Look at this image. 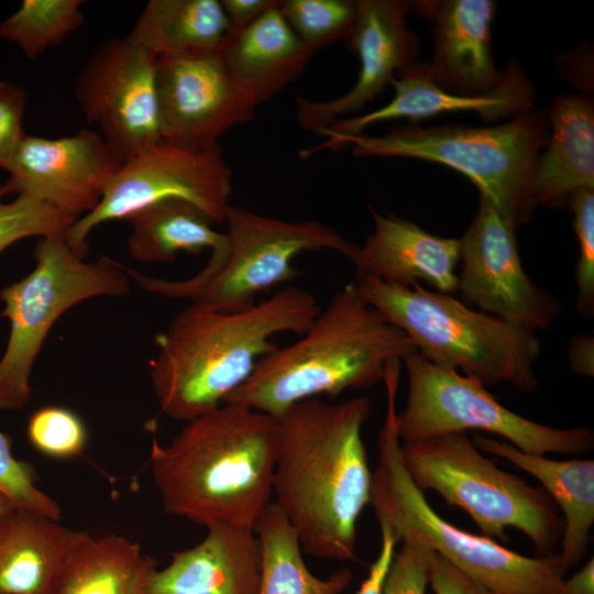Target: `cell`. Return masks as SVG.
I'll use <instances>...</instances> for the list:
<instances>
[{"instance_id":"f35d334b","label":"cell","mask_w":594,"mask_h":594,"mask_svg":"<svg viewBox=\"0 0 594 594\" xmlns=\"http://www.w3.org/2000/svg\"><path fill=\"white\" fill-rule=\"evenodd\" d=\"M381 529V549L377 558L370 568L369 575L362 583L356 594H382L383 586L392 561L395 557V549L399 537L385 521H378Z\"/></svg>"},{"instance_id":"7a4b0ae2","label":"cell","mask_w":594,"mask_h":594,"mask_svg":"<svg viewBox=\"0 0 594 594\" xmlns=\"http://www.w3.org/2000/svg\"><path fill=\"white\" fill-rule=\"evenodd\" d=\"M275 455V419L227 403L187 421L166 446L154 438L150 466L166 513L254 530L272 502Z\"/></svg>"},{"instance_id":"ba28073f","label":"cell","mask_w":594,"mask_h":594,"mask_svg":"<svg viewBox=\"0 0 594 594\" xmlns=\"http://www.w3.org/2000/svg\"><path fill=\"white\" fill-rule=\"evenodd\" d=\"M223 223V248L211 252L207 265L190 278L169 280L125 266L124 271L150 293L189 299L199 309L235 312L256 304L258 294L298 277L297 256L331 250L350 258L358 246L323 222L285 221L233 205Z\"/></svg>"},{"instance_id":"ffe728a7","label":"cell","mask_w":594,"mask_h":594,"mask_svg":"<svg viewBox=\"0 0 594 594\" xmlns=\"http://www.w3.org/2000/svg\"><path fill=\"white\" fill-rule=\"evenodd\" d=\"M374 231L351 255L359 278L410 287L419 280L455 295L461 240L429 233L417 223L370 208Z\"/></svg>"},{"instance_id":"d4e9b609","label":"cell","mask_w":594,"mask_h":594,"mask_svg":"<svg viewBox=\"0 0 594 594\" xmlns=\"http://www.w3.org/2000/svg\"><path fill=\"white\" fill-rule=\"evenodd\" d=\"M278 6L241 33L227 37L220 50L234 84L255 108L294 81L314 55L293 32Z\"/></svg>"},{"instance_id":"8fae6325","label":"cell","mask_w":594,"mask_h":594,"mask_svg":"<svg viewBox=\"0 0 594 594\" xmlns=\"http://www.w3.org/2000/svg\"><path fill=\"white\" fill-rule=\"evenodd\" d=\"M402 362L408 378L406 405L395 420L402 443L479 430L537 455H582L593 450L590 428H556L527 419L497 402L479 378L436 365L417 350Z\"/></svg>"},{"instance_id":"d6986e66","label":"cell","mask_w":594,"mask_h":594,"mask_svg":"<svg viewBox=\"0 0 594 594\" xmlns=\"http://www.w3.org/2000/svg\"><path fill=\"white\" fill-rule=\"evenodd\" d=\"M392 100L374 111L341 119L326 133L353 135L373 124L396 119L421 120L447 112H476L487 122L512 119L536 108V91L522 68L512 61L501 84L491 92L466 96L447 91L429 75L426 63L413 64L391 81Z\"/></svg>"},{"instance_id":"4dcf8cb0","label":"cell","mask_w":594,"mask_h":594,"mask_svg":"<svg viewBox=\"0 0 594 594\" xmlns=\"http://www.w3.org/2000/svg\"><path fill=\"white\" fill-rule=\"evenodd\" d=\"M278 9L312 53L338 41H349L358 14L356 1L351 0H282Z\"/></svg>"},{"instance_id":"f546056e","label":"cell","mask_w":594,"mask_h":594,"mask_svg":"<svg viewBox=\"0 0 594 594\" xmlns=\"http://www.w3.org/2000/svg\"><path fill=\"white\" fill-rule=\"evenodd\" d=\"M80 0H24L0 22V38L18 45L29 59L62 43L84 23Z\"/></svg>"},{"instance_id":"5b68a950","label":"cell","mask_w":594,"mask_h":594,"mask_svg":"<svg viewBox=\"0 0 594 594\" xmlns=\"http://www.w3.org/2000/svg\"><path fill=\"white\" fill-rule=\"evenodd\" d=\"M320 144L300 152L349 146L358 157H410L441 164L468 177L496 210L517 228L534 216V173L549 136L548 111L532 109L494 127L447 124L397 127L384 135L326 133Z\"/></svg>"},{"instance_id":"44dd1931","label":"cell","mask_w":594,"mask_h":594,"mask_svg":"<svg viewBox=\"0 0 594 594\" xmlns=\"http://www.w3.org/2000/svg\"><path fill=\"white\" fill-rule=\"evenodd\" d=\"M263 570L254 530L217 525L150 576L145 594H258Z\"/></svg>"},{"instance_id":"1f68e13d","label":"cell","mask_w":594,"mask_h":594,"mask_svg":"<svg viewBox=\"0 0 594 594\" xmlns=\"http://www.w3.org/2000/svg\"><path fill=\"white\" fill-rule=\"evenodd\" d=\"M0 187V254L16 241L28 237L64 233L77 219L50 205L24 195L11 201Z\"/></svg>"},{"instance_id":"30bf717a","label":"cell","mask_w":594,"mask_h":594,"mask_svg":"<svg viewBox=\"0 0 594 594\" xmlns=\"http://www.w3.org/2000/svg\"><path fill=\"white\" fill-rule=\"evenodd\" d=\"M34 257L35 267L28 276L0 290L2 316L11 326L0 360L1 410L19 411L26 406L33 363L51 327L67 309L97 296H123L130 289L121 263L106 255L85 262L64 233L41 238Z\"/></svg>"},{"instance_id":"5bb4252c","label":"cell","mask_w":594,"mask_h":594,"mask_svg":"<svg viewBox=\"0 0 594 594\" xmlns=\"http://www.w3.org/2000/svg\"><path fill=\"white\" fill-rule=\"evenodd\" d=\"M460 240L458 293L464 304L536 332L554 322L559 301L527 275L515 229L487 199L480 198Z\"/></svg>"},{"instance_id":"e0dca14e","label":"cell","mask_w":594,"mask_h":594,"mask_svg":"<svg viewBox=\"0 0 594 594\" xmlns=\"http://www.w3.org/2000/svg\"><path fill=\"white\" fill-rule=\"evenodd\" d=\"M358 14L351 47L360 61V72L353 87L329 100L296 99L298 124L320 133L360 111L391 84L394 75L415 64L418 41L407 24L410 3L400 0H358Z\"/></svg>"},{"instance_id":"2e32d148","label":"cell","mask_w":594,"mask_h":594,"mask_svg":"<svg viewBox=\"0 0 594 594\" xmlns=\"http://www.w3.org/2000/svg\"><path fill=\"white\" fill-rule=\"evenodd\" d=\"M123 163L96 131L58 139L24 133L0 187L4 196H29L78 219L98 206Z\"/></svg>"},{"instance_id":"7402d4cb","label":"cell","mask_w":594,"mask_h":594,"mask_svg":"<svg viewBox=\"0 0 594 594\" xmlns=\"http://www.w3.org/2000/svg\"><path fill=\"white\" fill-rule=\"evenodd\" d=\"M89 534L13 507L0 515V594H53L70 552Z\"/></svg>"},{"instance_id":"b9f144b4","label":"cell","mask_w":594,"mask_h":594,"mask_svg":"<svg viewBox=\"0 0 594 594\" xmlns=\"http://www.w3.org/2000/svg\"><path fill=\"white\" fill-rule=\"evenodd\" d=\"M562 594H594L593 557L571 578L563 580Z\"/></svg>"},{"instance_id":"ab89813d","label":"cell","mask_w":594,"mask_h":594,"mask_svg":"<svg viewBox=\"0 0 594 594\" xmlns=\"http://www.w3.org/2000/svg\"><path fill=\"white\" fill-rule=\"evenodd\" d=\"M220 3L229 24L228 37H231L276 8L279 0H222Z\"/></svg>"},{"instance_id":"484cf974","label":"cell","mask_w":594,"mask_h":594,"mask_svg":"<svg viewBox=\"0 0 594 594\" xmlns=\"http://www.w3.org/2000/svg\"><path fill=\"white\" fill-rule=\"evenodd\" d=\"M157 561L130 539L88 535L68 556L53 594H145Z\"/></svg>"},{"instance_id":"7bdbcfd3","label":"cell","mask_w":594,"mask_h":594,"mask_svg":"<svg viewBox=\"0 0 594 594\" xmlns=\"http://www.w3.org/2000/svg\"><path fill=\"white\" fill-rule=\"evenodd\" d=\"M16 507L3 493L0 492V515Z\"/></svg>"},{"instance_id":"4fadbf2b","label":"cell","mask_w":594,"mask_h":594,"mask_svg":"<svg viewBox=\"0 0 594 594\" xmlns=\"http://www.w3.org/2000/svg\"><path fill=\"white\" fill-rule=\"evenodd\" d=\"M156 56L111 38L79 73L75 95L89 123L124 162L162 140L156 92Z\"/></svg>"},{"instance_id":"ac0fdd59","label":"cell","mask_w":594,"mask_h":594,"mask_svg":"<svg viewBox=\"0 0 594 594\" xmlns=\"http://www.w3.org/2000/svg\"><path fill=\"white\" fill-rule=\"evenodd\" d=\"M410 12L430 22L433 52L427 70L447 91L480 96L493 91L504 70L492 55V0H418Z\"/></svg>"},{"instance_id":"60d3db41","label":"cell","mask_w":594,"mask_h":594,"mask_svg":"<svg viewBox=\"0 0 594 594\" xmlns=\"http://www.w3.org/2000/svg\"><path fill=\"white\" fill-rule=\"evenodd\" d=\"M571 370L584 377L594 375V339L588 334H578L568 348Z\"/></svg>"},{"instance_id":"4316f807","label":"cell","mask_w":594,"mask_h":594,"mask_svg":"<svg viewBox=\"0 0 594 594\" xmlns=\"http://www.w3.org/2000/svg\"><path fill=\"white\" fill-rule=\"evenodd\" d=\"M228 31L218 0H151L125 40L160 57L220 51Z\"/></svg>"},{"instance_id":"3957f363","label":"cell","mask_w":594,"mask_h":594,"mask_svg":"<svg viewBox=\"0 0 594 594\" xmlns=\"http://www.w3.org/2000/svg\"><path fill=\"white\" fill-rule=\"evenodd\" d=\"M320 310L310 292L295 286L235 312L189 306L156 337L151 381L161 411L187 422L218 408L277 346L274 336H302Z\"/></svg>"},{"instance_id":"f1b7e54d","label":"cell","mask_w":594,"mask_h":594,"mask_svg":"<svg viewBox=\"0 0 594 594\" xmlns=\"http://www.w3.org/2000/svg\"><path fill=\"white\" fill-rule=\"evenodd\" d=\"M254 531L263 552L258 594H340L350 585L352 572L348 568L324 579L310 572L296 531L273 501L260 516Z\"/></svg>"},{"instance_id":"9a60e30c","label":"cell","mask_w":594,"mask_h":594,"mask_svg":"<svg viewBox=\"0 0 594 594\" xmlns=\"http://www.w3.org/2000/svg\"><path fill=\"white\" fill-rule=\"evenodd\" d=\"M155 76L163 141L207 150L254 116L255 107L234 84L220 51L156 57Z\"/></svg>"},{"instance_id":"6da1fadb","label":"cell","mask_w":594,"mask_h":594,"mask_svg":"<svg viewBox=\"0 0 594 594\" xmlns=\"http://www.w3.org/2000/svg\"><path fill=\"white\" fill-rule=\"evenodd\" d=\"M371 400L299 402L275 419L274 503L302 551L354 559L358 520L371 502L373 473L362 438Z\"/></svg>"},{"instance_id":"e575fe53","label":"cell","mask_w":594,"mask_h":594,"mask_svg":"<svg viewBox=\"0 0 594 594\" xmlns=\"http://www.w3.org/2000/svg\"><path fill=\"white\" fill-rule=\"evenodd\" d=\"M568 206L573 212V229L579 244L576 264V311L590 318L594 315V189L574 191Z\"/></svg>"},{"instance_id":"83f0119b","label":"cell","mask_w":594,"mask_h":594,"mask_svg":"<svg viewBox=\"0 0 594 594\" xmlns=\"http://www.w3.org/2000/svg\"><path fill=\"white\" fill-rule=\"evenodd\" d=\"M132 227L130 254L142 263L175 261L179 252L219 251L226 235L197 206L183 199L162 200L125 218Z\"/></svg>"},{"instance_id":"8992f818","label":"cell","mask_w":594,"mask_h":594,"mask_svg":"<svg viewBox=\"0 0 594 594\" xmlns=\"http://www.w3.org/2000/svg\"><path fill=\"white\" fill-rule=\"evenodd\" d=\"M355 282L362 296L431 363L461 370L485 386L508 383L524 393L536 391L541 348L536 331L419 283L404 287L367 277Z\"/></svg>"},{"instance_id":"9c48e42d","label":"cell","mask_w":594,"mask_h":594,"mask_svg":"<svg viewBox=\"0 0 594 594\" xmlns=\"http://www.w3.org/2000/svg\"><path fill=\"white\" fill-rule=\"evenodd\" d=\"M403 463L416 486L439 494L470 515L483 536L506 540L507 528L530 539L539 557L554 552L563 520L548 493L499 469L464 432L400 442Z\"/></svg>"},{"instance_id":"d6a6232c","label":"cell","mask_w":594,"mask_h":594,"mask_svg":"<svg viewBox=\"0 0 594 594\" xmlns=\"http://www.w3.org/2000/svg\"><path fill=\"white\" fill-rule=\"evenodd\" d=\"M30 443L41 453L67 459L80 454L86 446V429L73 411L62 407L37 409L28 424Z\"/></svg>"},{"instance_id":"836d02e7","label":"cell","mask_w":594,"mask_h":594,"mask_svg":"<svg viewBox=\"0 0 594 594\" xmlns=\"http://www.w3.org/2000/svg\"><path fill=\"white\" fill-rule=\"evenodd\" d=\"M0 492L16 507L26 508L59 520L58 503L37 486L34 466L18 459L9 437L0 431Z\"/></svg>"},{"instance_id":"cb8c5ba5","label":"cell","mask_w":594,"mask_h":594,"mask_svg":"<svg viewBox=\"0 0 594 594\" xmlns=\"http://www.w3.org/2000/svg\"><path fill=\"white\" fill-rule=\"evenodd\" d=\"M548 111L549 136L534 173L537 204L568 205L583 188L594 189V102L584 94L559 95Z\"/></svg>"},{"instance_id":"603a6c76","label":"cell","mask_w":594,"mask_h":594,"mask_svg":"<svg viewBox=\"0 0 594 594\" xmlns=\"http://www.w3.org/2000/svg\"><path fill=\"white\" fill-rule=\"evenodd\" d=\"M473 444L482 452L503 458L541 483L563 513L560 563L564 573L576 566L587 551L594 522V460H553L526 453L503 439L474 432Z\"/></svg>"},{"instance_id":"7c38bea8","label":"cell","mask_w":594,"mask_h":594,"mask_svg":"<svg viewBox=\"0 0 594 594\" xmlns=\"http://www.w3.org/2000/svg\"><path fill=\"white\" fill-rule=\"evenodd\" d=\"M232 194V170L219 144L202 151L161 140L127 160L109 182L98 206L65 232L69 248L86 257L88 234L99 224L167 199H183L223 223Z\"/></svg>"},{"instance_id":"52a82bcc","label":"cell","mask_w":594,"mask_h":594,"mask_svg":"<svg viewBox=\"0 0 594 594\" xmlns=\"http://www.w3.org/2000/svg\"><path fill=\"white\" fill-rule=\"evenodd\" d=\"M386 416L378 436V464L373 473L371 502L378 521L397 534L419 539L493 594H562L559 553L528 557L494 539L450 524L429 505L410 479L396 431V387H386Z\"/></svg>"},{"instance_id":"74e56055","label":"cell","mask_w":594,"mask_h":594,"mask_svg":"<svg viewBox=\"0 0 594 594\" xmlns=\"http://www.w3.org/2000/svg\"><path fill=\"white\" fill-rule=\"evenodd\" d=\"M435 594H493L447 559L430 550L429 581Z\"/></svg>"},{"instance_id":"277c9868","label":"cell","mask_w":594,"mask_h":594,"mask_svg":"<svg viewBox=\"0 0 594 594\" xmlns=\"http://www.w3.org/2000/svg\"><path fill=\"white\" fill-rule=\"evenodd\" d=\"M414 344L360 293L356 282L337 292L296 342L276 346L223 404L277 417L293 405L383 381L386 364Z\"/></svg>"},{"instance_id":"8d00e7d4","label":"cell","mask_w":594,"mask_h":594,"mask_svg":"<svg viewBox=\"0 0 594 594\" xmlns=\"http://www.w3.org/2000/svg\"><path fill=\"white\" fill-rule=\"evenodd\" d=\"M25 105L26 92L21 86L0 80V169L8 172L13 153L24 135L22 122Z\"/></svg>"},{"instance_id":"d590c367","label":"cell","mask_w":594,"mask_h":594,"mask_svg":"<svg viewBox=\"0 0 594 594\" xmlns=\"http://www.w3.org/2000/svg\"><path fill=\"white\" fill-rule=\"evenodd\" d=\"M400 540L402 547L392 561L382 594H426L430 549L410 535Z\"/></svg>"}]
</instances>
